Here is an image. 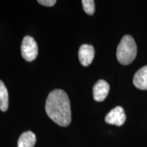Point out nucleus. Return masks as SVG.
Listing matches in <instances>:
<instances>
[{"label":"nucleus","instance_id":"nucleus-8","mask_svg":"<svg viewBox=\"0 0 147 147\" xmlns=\"http://www.w3.org/2000/svg\"><path fill=\"white\" fill-rule=\"evenodd\" d=\"M36 142V135L31 131L24 132L18 140V147H34Z\"/></svg>","mask_w":147,"mask_h":147},{"label":"nucleus","instance_id":"nucleus-3","mask_svg":"<svg viewBox=\"0 0 147 147\" xmlns=\"http://www.w3.org/2000/svg\"><path fill=\"white\" fill-rule=\"evenodd\" d=\"M38 54V45L34 38L29 36L24 37L21 44V55L24 59L32 62L36 59Z\"/></svg>","mask_w":147,"mask_h":147},{"label":"nucleus","instance_id":"nucleus-6","mask_svg":"<svg viewBox=\"0 0 147 147\" xmlns=\"http://www.w3.org/2000/svg\"><path fill=\"white\" fill-rule=\"evenodd\" d=\"M109 90L110 85L106 80H98L93 88V99L96 102H102L108 96Z\"/></svg>","mask_w":147,"mask_h":147},{"label":"nucleus","instance_id":"nucleus-5","mask_svg":"<svg viewBox=\"0 0 147 147\" xmlns=\"http://www.w3.org/2000/svg\"><path fill=\"white\" fill-rule=\"evenodd\" d=\"M95 56V49L93 46L82 45L78 51V58L82 65L87 67L93 61Z\"/></svg>","mask_w":147,"mask_h":147},{"label":"nucleus","instance_id":"nucleus-4","mask_svg":"<svg viewBox=\"0 0 147 147\" xmlns=\"http://www.w3.org/2000/svg\"><path fill=\"white\" fill-rule=\"evenodd\" d=\"M126 121V115L124 109L121 106H117L107 114L105 117V121L110 125L121 126Z\"/></svg>","mask_w":147,"mask_h":147},{"label":"nucleus","instance_id":"nucleus-9","mask_svg":"<svg viewBox=\"0 0 147 147\" xmlns=\"http://www.w3.org/2000/svg\"><path fill=\"white\" fill-rule=\"evenodd\" d=\"M8 92L4 83L0 80V110L5 112L8 108Z\"/></svg>","mask_w":147,"mask_h":147},{"label":"nucleus","instance_id":"nucleus-1","mask_svg":"<svg viewBox=\"0 0 147 147\" xmlns=\"http://www.w3.org/2000/svg\"><path fill=\"white\" fill-rule=\"evenodd\" d=\"M46 113L51 120L61 127L71 123V108L69 97L65 91L55 89L49 93L45 105Z\"/></svg>","mask_w":147,"mask_h":147},{"label":"nucleus","instance_id":"nucleus-11","mask_svg":"<svg viewBox=\"0 0 147 147\" xmlns=\"http://www.w3.org/2000/svg\"><path fill=\"white\" fill-rule=\"evenodd\" d=\"M38 2L41 5H45V6L51 7L57 3V1L56 0H38Z\"/></svg>","mask_w":147,"mask_h":147},{"label":"nucleus","instance_id":"nucleus-2","mask_svg":"<svg viewBox=\"0 0 147 147\" xmlns=\"http://www.w3.org/2000/svg\"><path fill=\"white\" fill-rule=\"evenodd\" d=\"M137 46L134 39L129 35L124 36L117 47V58L122 65H129L135 59Z\"/></svg>","mask_w":147,"mask_h":147},{"label":"nucleus","instance_id":"nucleus-7","mask_svg":"<svg viewBox=\"0 0 147 147\" xmlns=\"http://www.w3.org/2000/svg\"><path fill=\"white\" fill-rule=\"evenodd\" d=\"M134 86L141 90H147V65L140 68L134 77Z\"/></svg>","mask_w":147,"mask_h":147},{"label":"nucleus","instance_id":"nucleus-10","mask_svg":"<svg viewBox=\"0 0 147 147\" xmlns=\"http://www.w3.org/2000/svg\"><path fill=\"white\" fill-rule=\"evenodd\" d=\"M82 8L84 12L89 15H93L95 10V1L93 0H82Z\"/></svg>","mask_w":147,"mask_h":147}]
</instances>
